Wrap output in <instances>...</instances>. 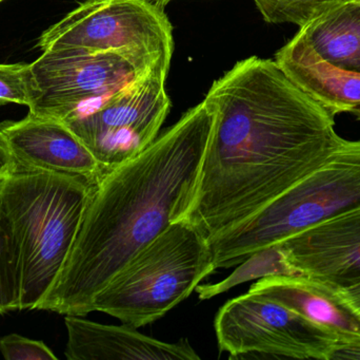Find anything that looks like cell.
Returning <instances> with one entry per match:
<instances>
[{
    "label": "cell",
    "mask_w": 360,
    "mask_h": 360,
    "mask_svg": "<svg viewBox=\"0 0 360 360\" xmlns=\"http://www.w3.org/2000/svg\"><path fill=\"white\" fill-rule=\"evenodd\" d=\"M205 101L213 126L186 219L207 240L278 198L342 139L335 116L271 59L238 61Z\"/></svg>",
    "instance_id": "6da1fadb"
},
{
    "label": "cell",
    "mask_w": 360,
    "mask_h": 360,
    "mask_svg": "<svg viewBox=\"0 0 360 360\" xmlns=\"http://www.w3.org/2000/svg\"><path fill=\"white\" fill-rule=\"evenodd\" d=\"M214 110H188L145 151L93 188L69 259L39 310L86 316L97 294L171 224L186 218L198 185Z\"/></svg>",
    "instance_id": "7a4b0ae2"
},
{
    "label": "cell",
    "mask_w": 360,
    "mask_h": 360,
    "mask_svg": "<svg viewBox=\"0 0 360 360\" xmlns=\"http://www.w3.org/2000/svg\"><path fill=\"white\" fill-rule=\"evenodd\" d=\"M96 184L0 164V199L18 242L19 310H39L63 272Z\"/></svg>",
    "instance_id": "3957f363"
},
{
    "label": "cell",
    "mask_w": 360,
    "mask_h": 360,
    "mask_svg": "<svg viewBox=\"0 0 360 360\" xmlns=\"http://www.w3.org/2000/svg\"><path fill=\"white\" fill-rule=\"evenodd\" d=\"M360 206V139H342L319 167L248 219L209 240L217 268Z\"/></svg>",
    "instance_id": "277c9868"
},
{
    "label": "cell",
    "mask_w": 360,
    "mask_h": 360,
    "mask_svg": "<svg viewBox=\"0 0 360 360\" xmlns=\"http://www.w3.org/2000/svg\"><path fill=\"white\" fill-rule=\"evenodd\" d=\"M216 270L209 240L188 219L171 224L93 300L92 312L139 328L170 312Z\"/></svg>",
    "instance_id": "5b68a950"
},
{
    "label": "cell",
    "mask_w": 360,
    "mask_h": 360,
    "mask_svg": "<svg viewBox=\"0 0 360 360\" xmlns=\"http://www.w3.org/2000/svg\"><path fill=\"white\" fill-rule=\"evenodd\" d=\"M275 61L334 116L360 120V0H338L300 27Z\"/></svg>",
    "instance_id": "8992f818"
},
{
    "label": "cell",
    "mask_w": 360,
    "mask_h": 360,
    "mask_svg": "<svg viewBox=\"0 0 360 360\" xmlns=\"http://www.w3.org/2000/svg\"><path fill=\"white\" fill-rule=\"evenodd\" d=\"M172 31L162 6L148 0H86L46 29L37 48L114 53L139 73L169 72Z\"/></svg>",
    "instance_id": "52a82bcc"
},
{
    "label": "cell",
    "mask_w": 360,
    "mask_h": 360,
    "mask_svg": "<svg viewBox=\"0 0 360 360\" xmlns=\"http://www.w3.org/2000/svg\"><path fill=\"white\" fill-rule=\"evenodd\" d=\"M168 72L137 75L92 111L65 120L108 173L145 151L156 139L171 107Z\"/></svg>",
    "instance_id": "ba28073f"
},
{
    "label": "cell",
    "mask_w": 360,
    "mask_h": 360,
    "mask_svg": "<svg viewBox=\"0 0 360 360\" xmlns=\"http://www.w3.org/2000/svg\"><path fill=\"white\" fill-rule=\"evenodd\" d=\"M215 332L219 350L232 359L330 360L338 338L331 330L253 292L220 308Z\"/></svg>",
    "instance_id": "9c48e42d"
},
{
    "label": "cell",
    "mask_w": 360,
    "mask_h": 360,
    "mask_svg": "<svg viewBox=\"0 0 360 360\" xmlns=\"http://www.w3.org/2000/svg\"><path fill=\"white\" fill-rule=\"evenodd\" d=\"M31 69L30 113L61 122L92 111L141 75L120 55L72 49L44 51Z\"/></svg>",
    "instance_id": "30bf717a"
},
{
    "label": "cell",
    "mask_w": 360,
    "mask_h": 360,
    "mask_svg": "<svg viewBox=\"0 0 360 360\" xmlns=\"http://www.w3.org/2000/svg\"><path fill=\"white\" fill-rule=\"evenodd\" d=\"M0 164L82 177L94 184L105 175L90 150L65 123L30 112L22 120L0 123Z\"/></svg>",
    "instance_id": "8fae6325"
},
{
    "label": "cell",
    "mask_w": 360,
    "mask_h": 360,
    "mask_svg": "<svg viewBox=\"0 0 360 360\" xmlns=\"http://www.w3.org/2000/svg\"><path fill=\"white\" fill-rule=\"evenodd\" d=\"M302 276L344 289L360 281V206L279 243Z\"/></svg>",
    "instance_id": "7c38bea8"
},
{
    "label": "cell",
    "mask_w": 360,
    "mask_h": 360,
    "mask_svg": "<svg viewBox=\"0 0 360 360\" xmlns=\"http://www.w3.org/2000/svg\"><path fill=\"white\" fill-rule=\"evenodd\" d=\"M65 315L69 360H198L188 340L176 344L143 335L130 325H108Z\"/></svg>",
    "instance_id": "4fadbf2b"
},
{
    "label": "cell",
    "mask_w": 360,
    "mask_h": 360,
    "mask_svg": "<svg viewBox=\"0 0 360 360\" xmlns=\"http://www.w3.org/2000/svg\"><path fill=\"white\" fill-rule=\"evenodd\" d=\"M249 292L278 302L338 336L360 334V317L340 297L338 289L302 275L259 279Z\"/></svg>",
    "instance_id": "5bb4252c"
},
{
    "label": "cell",
    "mask_w": 360,
    "mask_h": 360,
    "mask_svg": "<svg viewBox=\"0 0 360 360\" xmlns=\"http://www.w3.org/2000/svg\"><path fill=\"white\" fill-rule=\"evenodd\" d=\"M298 274L289 263L278 244L266 247L250 255L224 280L215 285H197L195 291L201 300L211 299L248 281L271 276H296Z\"/></svg>",
    "instance_id": "9a60e30c"
},
{
    "label": "cell",
    "mask_w": 360,
    "mask_h": 360,
    "mask_svg": "<svg viewBox=\"0 0 360 360\" xmlns=\"http://www.w3.org/2000/svg\"><path fill=\"white\" fill-rule=\"evenodd\" d=\"M20 285L18 242L0 199V314L19 310Z\"/></svg>",
    "instance_id": "2e32d148"
},
{
    "label": "cell",
    "mask_w": 360,
    "mask_h": 360,
    "mask_svg": "<svg viewBox=\"0 0 360 360\" xmlns=\"http://www.w3.org/2000/svg\"><path fill=\"white\" fill-rule=\"evenodd\" d=\"M254 1L266 23H294L302 27L338 0H254Z\"/></svg>",
    "instance_id": "e0dca14e"
},
{
    "label": "cell",
    "mask_w": 360,
    "mask_h": 360,
    "mask_svg": "<svg viewBox=\"0 0 360 360\" xmlns=\"http://www.w3.org/2000/svg\"><path fill=\"white\" fill-rule=\"evenodd\" d=\"M33 94L31 63L0 65V106L13 103L29 108Z\"/></svg>",
    "instance_id": "ac0fdd59"
},
{
    "label": "cell",
    "mask_w": 360,
    "mask_h": 360,
    "mask_svg": "<svg viewBox=\"0 0 360 360\" xmlns=\"http://www.w3.org/2000/svg\"><path fill=\"white\" fill-rule=\"evenodd\" d=\"M0 352L8 360H57L56 355L44 342L18 334L0 338Z\"/></svg>",
    "instance_id": "d6986e66"
},
{
    "label": "cell",
    "mask_w": 360,
    "mask_h": 360,
    "mask_svg": "<svg viewBox=\"0 0 360 360\" xmlns=\"http://www.w3.org/2000/svg\"><path fill=\"white\" fill-rule=\"evenodd\" d=\"M336 359L360 360V334L338 336L335 348L330 357V360Z\"/></svg>",
    "instance_id": "ffe728a7"
},
{
    "label": "cell",
    "mask_w": 360,
    "mask_h": 360,
    "mask_svg": "<svg viewBox=\"0 0 360 360\" xmlns=\"http://www.w3.org/2000/svg\"><path fill=\"white\" fill-rule=\"evenodd\" d=\"M340 297L360 317V281L350 287L338 289Z\"/></svg>",
    "instance_id": "44dd1931"
},
{
    "label": "cell",
    "mask_w": 360,
    "mask_h": 360,
    "mask_svg": "<svg viewBox=\"0 0 360 360\" xmlns=\"http://www.w3.org/2000/svg\"><path fill=\"white\" fill-rule=\"evenodd\" d=\"M148 1L153 2V4H158V6H162H162H166L171 0H148Z\"/></svg>",
    "instance_id": "7402d4cb"
},
{
    "label": "cell",
    "mask_w": 360,
    "mask_h": 360,
    "mask_svg": "<svg viewBox=\"0 0 360 360\" xmlns=\"http://www.w3.org/2000/svg\"><path fill=\"white\" fill-rule=\"evenodd\" d=\"M1 1H2V0H0V2H1Z\"/></svg>",
    "instance_id": "603a6c76"
}]
</instances>
